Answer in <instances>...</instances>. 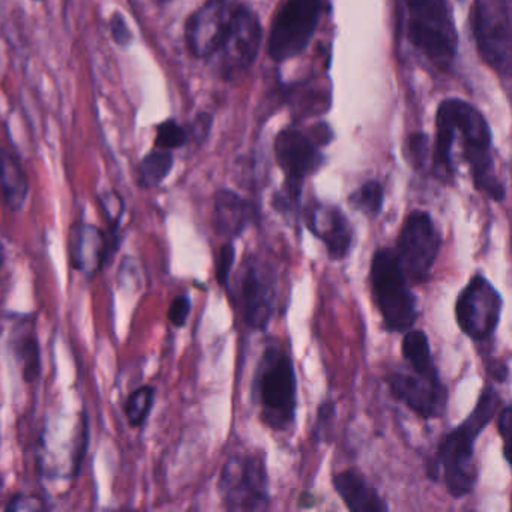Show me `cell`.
<instances>
[{
  "instance_id": "obj_1",
  "label": "cell",
  "mask_w": 512,
  "mask_h": 512,
  "mask_svg": "<svg viewBox=\"0 0 512 512\" xmlns=\"http://www.w3.org/2000/svg\"><path fill=\"white\" fill-rule=\"evenodd\" d=\"M502 397L493 385H487L479 394L476 406L470 415L449 431L437 446L436 460L428 464V478L436 479L439 469L443 470L446 490L455 499L472 493L478 481L475 464V443L479 434L490 424L499 410Z\"/></svg>"
},
{
  "instance_id": "obj_2",
  "label": "cell",
  "mask_w": 512,
  "mask_h": 512,
  "mask_svg": "<svg viewBox=\"0 0 512 512\" xmlns=\"http://www.w3.org/2000/svg\"><path fill=\"white\" fill-rule=\"evenodd\" d=\"M253 400L260 419L274 431H289L298 409V380L295 364L281 344L263 350L253 379Z\"/></svg>"
},
{
  "instance_id": "obj_3",
  "label": "cell",
  "mask_w": 512,
  "mask_h": 512,
  "mask_svg": "<svg viewBox=\"0 0 512 512\" xmlns=\"http://www.w3.org/2000/svg\"><path fill=\"white\" fill-rule=\"evenodd\" d=\"M437 118L443 119L460 136L464 160L469 164L476 190L487 194L494 202H503L505 185L496 175L490 128L484 116L469 103L446 100L440 104Z\"/></svg>"
},
{
  "instance_id": "obj_4",
  "label": "cell",
  "mask_w": 512,
  "mask_h": 512,
  "mask_svg": "<svg viewBox=\"0 0 512 512\" xmlns=\"http://www.w3.org/2000/svg\"><path fill=\"white\" fill-rule=\"evenodd\" d=\"M371 293L389 332H406L418 319V299L410 289L394 248H377L370 266Z\"/></svg>"
},
{
  "instance_id": "obj_5",
  "label": "cell",
  "mask_w": 512,
  "mask_h": 512,
  "mask_svg": "<svg viewBox=\"0 0 512 512\" xmlns=\"http://www.w3.org/2000/svg\"><path fill=\"white\" fill-rule=\"evenodd\" d=\"M410 43L440 70H451L457 56V32L446 0H404Z\"/></svg>"
},
{
  "instance_id": "obj_6",
  "label": "cell",
  "mask_w": 512,
  "mask_h": 512,
  "mask_svg": "<svg viewBox=\"0 0 512 512\" xmlns=\"http://www.w3.org/2000/svg\"><path fill=\"white\" fill-rule=\"evenodd\" d=\"M218 493L227 511H262L269 506L268 467L263 452H236L224 463Z\"/></svg>"
},
{
  "instance_id": "obj_7",
  "label": "cell",
  "mask_w": 512,
  "mask_h": 512,
  "mask_svg": "<svg viewBox=\"0 0 512 512\" xmlns=\"http://www.w3.org/2000/svg\"><path fill=\"white\" fill-rule=\"evenodd\" d=\"M275 157L286 176L283 191L275 196V208L283 214H295L305 179L320 169L322 154L310 137L296 130H284L275 140Z\"/></svg>"
},
{
  "instance_id": "obj_8",
  "label": "cell",
  "mask_w": 512,
  "mask_h": 512,
  "mask_svg": "<svg viewBox=\"0 0 512 512\" xmlns=\"http://www.w3.org/2000/svg\"><path fill=\"white\" fill-rule=\"evenodd\" d=\"M442 247V235L428 212L412 211L404 218L394 248L410 284H424Z\"/></svg>"
},
{
  "instance_id": "obj_9",
  "label": "cell",
  "mask_w": 512,
  "mask_h": 512,
  "mask_svg": "<svg viewBox=\"0 0 512 512\" xmlns=\"http://www.w3.org/2000/svg\"><path fill=\"white\" fill-rule=\"evenodd\" d=\"M502 305L499 290L484 275H473L455 302L458 328L475 343H487L499 326Z\"/></svg>"
},
{
  "instance_id": "obj_10",
  "label": "cell",
  "mask_w": 512,
  "mask_h": 512,
  "mask_svg": "<svg viewBox=\"0 0 512 512\" xmlns=\"http://www.w3.org/2000/svg\"><path fill=\"white\" fill-rule=\"evenodd\" d=\"M473 34L484 61L502 76L511 73L509 0H475Z\"/></svg>"
},
{
  "instance_id": "obj_11",
  "label": "cell",
  "mask_w": 512,
  "mask_h": 512,
  "mask_svg": "<svg viewBox=\"0 0 512 512\" xmlns=\"http://www.w3.org/2000/svg\"><path fill=\"white\" fill-rule=\"evenodd\" d=\"M322 0H289L275 17L269 35V56L284 62L301 55L319 25Z\"/></svg>"
},
{
  "instance_id": "obj_12",
  "label": "cell",
  "mask_w": 512,
  "mask_h": 512,
  "mask_svg": "<svg viewBox=\"0 0 512 512\" xmlns=\"http://www.w3.org/2000/svg\"><path fill=\"white\" fill-rule=\"evenodd\" d=\"M277 299L274 271L256 257L245 260L239 277L238 305L242 317L251 329L268 328Z\"/></svg>"
},
{
  "instance_id": "obj_13",
  "label": "cell",
  "mask_w": 512,
  "mask_h": 512,
  "mask_svg": "<svg viewBox=\"0 0 512 512\" xmlns=\"http://www.w3.org/2000/svg\"><path fill=\"white\" fill-rule=\"evenodd\" d=\"M241 5L239 0H208L188 19L185 40L196 58H209L220 50Z\"/></svg>"
},
{
  "instance_id": "obj_14",
  "label": "cell",
  "mask_w": 512,
  "mask_h": 512,
  "mask_svg": "<svg viewBox=\"0 0 512 512\" xmlns=\"http://www.w3.org/2000/svg\"><path fill=\"white\" fill-rule=\"evenodd\" d=\"M389 391L422 419H439L448 407V389L440 377H427L415 371H394L388 379Z\"/></svg>"
},
{
  "instance_id": "obj_15",
  "label": "cell",
  "mask_w": 512,
  "mask_h": 512,
  "mask_svg": "<svg viewBox=\"0 0 512 512\" xmlns=\"http://www.w3.org/2000/svg\"><path fill=\"white\" fill-rule=\"evenodd\" d=\"M260 41H262V28H260L259 19L250 8L241 5L223 46L215 53L220 56L223 76L230 77L247 70L256 59Z\"/></svg>"
},
{
  "instance_id": "obj_16",
  "label": "cell",
  "mask_w": 512,
  "mask_h": 512,
  "mask_svg": "<svg viewBox=\"0 0 512 512\" xmlns=\"http://www.w3.org/2000/svg\"><path fill=\"white\" fill-rule=\"evenodd\" d=\"M307 226L323 242L329 259L340 262L349 256L353 245V229L337 206H314L308 212Z\"/></svg>"
},
{
  "instance_id": "obj_17",
  "label": "cell",
  "mask_w": 512,
  "mask_h": 512,
  "mask_svg": "<svg viewBox=\"0 0 512 512\" xmlns=\"http://www.w3.org/2000/svg\"><path fill=\"white\" fill-rule=\"evenodd\" d=\"M110 244L103 230L92 224H76L71 236V256L77 271L95 277L109 259Z\"/></svg>"
},
{
  "instance_id": "obj_18",
  "label": "cell",
  "mask_w": 512,
  "mask_h": 512,
  "mask_svg": "<svg viewBox=\"0 0 512 512\" xmlns=\"http://www.w3.org/2000/svg\"><path fill=\"white\" fill-rule=\"evenodd\" d=\"M256 206L235 191L220 190L215 196L214 227L223 238L238 239L251 224L257 221Z\"/></svg>"
},
{
  "instance_id": "obj_19",
  "label": "cell",
  "mask_w": 512,
  "mask_h": 512,
  "mask_svg": "<svg viewBox=\"0 0 512 512\" xmlns=\"http://www.w3.org/2000/svg\"><path fill=\"white\" fill-rule=\"evenodd\" d=\"M335 491L353 512H386L388 503L358 469L343 470L332 478Z\"/></svg>"
},
{
  "instance_id": "obj_20",
  "label": "cell",
  "mask_w": 512,
  "mask_h": 512,
  "mask_svg": "<svg viewBox=\"0 0 512 512\" xmlns=\"http://www.w3.org/2000/svg\"><path fill=\"white\" fill-rule=\"evenodd\" d=\"M0 185L7 205L13 211L23 209L29 194L28 176L17 155L8 149L0 151Z\"/></svg>"
},
{
  "instance_id": "obj_21",
  "label": "cell",
  "mask_w": 512,
  "mask_h": 512,
  "mask_svg": "<svg viewBox=\"0 0 512 512\" xmlns=\"http://www.w3.org/2000/svg\"><path fill=\"white\" fill-rule=\"evenodd\" d=\"M401 353L404 361L409 364L410 370L421 376L440 377L431 355L430 340L422 329L410 328L406 331L401 343Z\"/></svg>"
},
{
  "instance_id": "obj_22",
  "label": "cell",
  "mask_w": 512,
  "mask_h": 512,
  "mask_svg": "<svg viewBox=\"0 0 512 512\" xmlns=\"http://www.w3.org/2000/svg\"><path fill=\"white\" fill-rule=\"evenodd\" d=\"M173 155L170 151L157 149L143 158L137 169V179L143 188L158 187L172 172Z\"/></svg>"
},
{
  "instance_id": "obj_23",
  "label": "cell",
  "mask_w": 512,
  "mask_h": 512,
  "mask_svg": "<svg viewBox=\"0 0 512 512\" xmlns=\"http://www.w3.org/2000/svg\"><path fill=\"white\" fill-rule=\"evenodd\" d=\"M349 203L356 211L368 218H377L383 211L385 191L377 181H368L349 197Z\"/></svg>"
},
{
  "instance_id": "obj_24",
  "label": "cell",
  "mask_w": 512,
  "mask_h": 512,
  "mask_svg": "<svg viewBox=\"0 0 512 512\" xmlns=\"http://www.w3.org/2000/svg\"><path fill=\"white\" fill-rule=\"evenodd\" d=\"M155 401V388L151 385L140 386L131 392L125 401L124 412L133 427H143L151 415Z\"/></svg>"
},
{
  "instance_id": "obj_25",
  "label": "cell",
  "mask_w": 512,
  "mask_h": 512,
  "mask_svg": "<svg viewBox=\"0 0 512 512\" xmlns=\"http://www.w3.org/2000/svg\"><path fill=\"white\" fill-rule=\"evenodd\" d=\"M16 353L23 379L28 383L35 382L41 373L40 344L35 335H23L16 343Z\"/></svg>"
},
{
  "instance_id": "obj_26",
  "label": "cell",
  "mask_w": 512,
  "mask_h": 512,
  "mask_svg": "<svg viewBox=\"0 0 512 512\" xmlns=\"http://www.w3.org/2000/svg\"><path fill=\"white\" fill-rule=\"evenodd\" d=\"M188 133L175 121H166L158 127L155 146L163 151L182 148L187 143Z\"/></svg>"
},
{
  "instance_id": "obj_27",
  "label": "cell",
  "mask_w": 512,
  "mask_h": 512,
  "mask_svg": "<svg viewBox=\"0 0 512 512\" xmlns=\"http://www.w3.org/2000/svg\"><path fill=\"white\" fill-rule=\"evenodd\" d=\"M335 416H337V406L334 401H323L317 409L316 425H314V434L320 442H323L331 431Z\"/></svg>"
},
{
  "instance_id": "obj_28",
  "label": "cell",
  "mask_w": 512,
  "mask_h": 512,
  "mask_svg": "<svg viewBox=\"0 0 512 512\" xmlns=\"http://www.w3.org/2000/svg\"><path fill=\"white\" fill-rule=\"evenodd\" d=\"M236 250L233 241L227 242L221 247L220 256L217 262V278L221 287H230V274H232L233 266H235Z\"/></svg>"
},
{
  "instance_id": "obj_29",
  "label": "cell",
  "mask_w": 512,
  "mask_h": 512,
  "mask_svg": "<svg viewBox=\"0 0 512 512\" xmlns=\"http://www.w3.org/2000/svg\"><path fill=\"white\" fill-rule=\"evenodd\" d=\"M110 32H112L113 41L118 46L128 47L133 43V32H131L127 20L119 11H116L110 19Z\"/></svg>"
},
{
  "instance_id": "obj_30",
  "label": "cell",
  "mask_w": 512,
  "mask_h": 512,
  "mask_svg": "<svg viewBox=\"0 0 512 512\" xmlns=\"http://www.w3.org/2000/svg\"><path fill=\"white\" fill-rule=\"evenodd\" d=\"M191 313V299L187 295L178 296L173 299L169 308V320L176 328H182L187 323Z\"/></svg>"
},
{
  "instance_id": "obj_31",
  "label": "cell",
  "mask_w": 512,
  "mask_h": 512,
  "mask_svg": "<svg viewBox=\"0 0 512 512\" xmlns=\"http://www.w3.org/2000/svg\"><path fill=\"white\" fill-rule=\"evenodd\" d=\"M499 433L503 440V457L508 464H511V433H512V413L511 406H505L500 410Z\"/></svg>"
},
{
  "instance_id": "obj_32",
  "label": "cell",
  "mask_w": 512,
  "mask_h": 512,
  "mask_svg": "<svg viewBox=\"0 0 512 512\" xmlns=\"http://www.w3.org/2000/svg\"><path fill=\"white\" fill-rule=\"evenodd\" d=\"M46 508L44 506L43 500L38 496H34V494H25L20 493L16 494L13 499L10 500V503L7 505V511H41V509Z\"/></svg>"
},
{
  "instance_id": "obj_33",
  "label": "cell",
  "mask_w": 512,
  "mask_h": 512,
  "mask_svg": "<svg viewBox=\"0 0 512 512\" xmlns=\"http://www.w3.org/2000/svg\"><path fill=\"white\" fill-rule=\"evenodd\" d=\"M101 205H103L104 212L112 226H118L122 215H124V200L121 199V196L118 193H109L101 199Z\"/></svg>"
},
{
  "instance_id": "obj_34",
  "label": "cell",
  "mask_w": 512,
  "mask_h": 512,
  "mask_svg": "<svg viewBox=\"0 0 512 512\" xmlns=\"http://www.w3.org/2000/svg\"><path fill=\"white\" fill-rule=\"evenodd\" d=\"M410 149H412L413 157H415L416 164L418 166H422L425 161V157H427V137L422 136V134H415L410 140Z\"/></svg>"
},
{
  "instance_id": "obj_35",
  "label": "cell",
  "mask_w": 512,
  "mask_h": 512,
  "mask_svg": "<svg viewBox=\"0 0 512 512\" xmlns=\"http://www.w3.org/2000/svg\"><path fill=\"white\" fill-rule=\"evenodd\" d=\"M487 373L494 382H506L509 374L508 365H506L505 362L500 361V359H497V361H490L487 365Z\"/></svg>"
},
{
  "instance_id": "obj_36",
  "label": "cell",
  "mask_w": 512,
  "mask_h": 512,
  "mask_svg": "<svg viewBox=\"0 0 512 512\" xmlns=\"http://www.w3.org/2000/svg\"><path fill=\"white\" fill-rule=\"evenodd\" d=\"M317 146L326 145V143L331 142L332 133L326 125L319 124L317 127H314L313 136L310 137Z\"/></svg>"
},
{
  "instance_id": "obj_37",
  "label": "cell",
  "mask_w": 512,
  "mask_h": 512,
  "mask_svg": "<svg viewBox=\"0 0 512 512\" xmlns=\"http://www.w3.org/2000/svg\"><path fill=\"white\" fill-rule=\"evenodd\" d=\"M2 265H4V256H2V251H0V272H2Z\"/></svg>"
},
{
  "instance_id": "obj_38",
  "label": "cell",
  "mask_w": 512,
  "mask_h": 512,
  "mask_svg": "<svg viewBox=\"0 0 512 512\" xmlns=\"http://www.w3.org/2000/svg\"><path fill=\"white\" fill-rule=\"evenodd\" d=\"M37 2H41V0H37Z\"/></svg>"
}]
</instances>
